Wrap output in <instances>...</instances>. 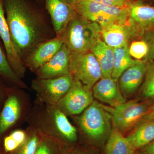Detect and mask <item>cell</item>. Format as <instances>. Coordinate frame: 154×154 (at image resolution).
<instances>
[{
	"mask_svg": "<svg viewBox=\"0 0 154 154\" xmlns=\"http://www.w3.org/2000/svg\"><path fill=\"white\" fill-rule=\"evenodd\" d=\"M101 28V38L106 44L113 48L129 44L131 39L138 38L128 21Z\"/></svg>",
	"mask_w": 154,
	"mask_h": 154,
	"instance_id": "obj_17",
	"label": "cell"
},
{
	"mask_svg": "<svg viewBox=\"0 0 154 154\" xmlns=\"http://www.w3.org/2000/svg\"><path fill=\"white\" fill-rule=\"evenodd\" d=\"M27 137V131L22 129H17L4 139V146L6 152H11L22 144Z\"/></svg>",
	"mask_w": 154,
	"mask_h": 154,
	"instance_id": "obj_27",
	"label": "cell"
},
{
	"mask_svg": "<svg viewBox=\"0 0 154 154\" xmlns=\"http://www.w3.org/2000/svg\"><path fill=\"white\" fill-rule=\"evenodd\" d=\"M1 88H0V95H1Z\"/></svg>",
	"mask_w": 154,
	"mask_h": 154,
	"instance_id": "obj_36",
	"label": "cell"
},
{
	"mask_svg": "<svg viewBox=\"0 0 154 154\" xmlns=\"http://www.w3.org/2000/svg\"><path fill=\"white\" fill-rule=\"evenodd\" d=\"M141 88V96L146 99H154V62L148 60L146 71Z\"/></svg>",
	"mask_w": 154,
	"mask_h": 154,
	"instance_id": "obj_26",
	"label": "cell"
},
{
	"mask_svg": "<svg viewBox=\"0 0 154 154\" xmlns=\"http://www.w3.org/2000/svg\"><path fill=\"white\" fill-rule=\"evenodd\" d=\"M0 76L21 89H28L25 82L16 74L9 63L7 56L0 46Z\"/></svg>",
	"mask_w": 154,
	"mask_h": 154,
	"instance_id": "obj_23",
	"label": "cell"
},
{
	"mask_svg": "<svg viewBox=\"0 0 154 154\" xmlns=\"http://www.w3.org/2000/svg\"><path fill=\"white\" fill-rule=\"evenodd\" d=\"M128 22L138 38L146 32L154 29V7L141 0H133L127 7Z\"/></svg>",
	"mask_w": 154,
	"mask_h": 154,
	"instance_id": "obj_11",
	"label": "cell"
},
{
	"mask_svg": "<svg viewBox=\"0 0 154 154\" xmlns=\"http://www.w3.org/2000/svg\"><path fill=\"white\" fill-rule=\"evenodd\" d=\"M130 55L135 60L145 59L149 52V46L146 42L142 38L141 40L133 41L129 45Z\"/></svg>",
	"mask_w": 154,
	"mask_h": 154,
	"instance_id": "obj_28",
	"label": "cell"
},
{
	"mask_svg": "<svg viewBox=\"0 0 154 154\" xmlns=\"http://www.w3.org/2000/svg\"><path fill=\"white\" fill-rule=\"evenodd\" d=\"M27 122L29 126L42 134L54 138L65 146L78 140L76 128L56 105L34 101Z\"/></svg>",
	"mask_w": 154,
	"mask_h": 154,
	"instance_id": "obj_2",
	"label": "cell"
},
{
	"mask_svg": "<svg viewBox=\"0 0 154 154\" xmlns=\"http://www.w3.org/2000/svg\"><path fill=\"white\" fill-rule=\"evenodd\" d=\"M14 48L22 60L40 43L55 36L41 13L28 0H3Z\"/></svg>",
	"mask_w": 154,
	"mask_h": 154,
	"instance_id": "obj_1",
	"label": "cell"
},
{
	"mask_svg": "<svg viewBox=\"0 0 154 154\" xmlns=\"http://www.w3.org/2000/svg\"><path fill=\"white\" fill-rule=\"evenodd\" d=\"M152 104L149 101L139 102L131 100L110 108L113 125L124 134L140 123Z\"/></svg>",
	"mask_w": 154,
	"mask_h": 154,
	"instance_id": "obj_8",
	"label": "cell"
},
{
	"mask_svg": "<svg viewBox=\"0 0 154 154\" xmlns=\"http://www.w3.org/2000/svg\"><path fill=\"white\" fill-rule=\"evenodd\" d=\"M65 147L54 138L41 134L35 154H61L66 149Z\"/></svg>",
	"mask_w": 154,
	"mask_h": 154,
	"instance_id": "obj_24",
	"label": "cell"
},
{
	"mask_svg": "<svg viewBox=\"0 0 154 154\" xmlns=\"http://www.w3.org/2000/svg\"><path fill=\"white\" fill-rule=\"evenodd\" d=\"M69 150L66 149L61 154H76V152H72L69 151Z\"/></svg>",
	"mask_w": 154,
	"mask_h": 154,
	"instance_id": "obj_34",
	"label": "cell"
},
{
	"mask_svg": "<svg viewBox=\"0 0 154 154\" xmlns=\"http://www.w3.org/2000/svg\"><path fill=\"white\" fill-rule=\"evenodd\" d=\"M72 6L77 14L96 22L101 28L126 22L128 18L127 8L105 5L90 0H84Z\"/></svg>",
	"mask_w": 154,
	"mask_h": 154,
	"instance_id": "obj_6",
	"label": "cell"
},
{
	"mask_svg": "<svg viewBox=\"0 0 154 154\" xmlns=\"http://www.w3.org/2000/svg\"><path fill=\"white\" fill-rule=\"evenodd\" d=\"M67 2L69 3L71 5H74L75 4H78L80 2H82L84 0H66Z\"/></svg>",
	"mask_w": 154,
	"mask_h": 154,
	"instance_id": "obj_33",
	"label": "cell"
},
{
	"mask_svg": "<svg viewBox=\"0 0 154 154\" xmlns=\"http://www.w3.org/2000/svg\"><path fill=\"white\" fill-rule=\"evenodd\" d=\"M139 150L137 154H154V141Z\"/></svg>",
	"mask_w": 154,
	"mask_h": 154,
	"instance_id": "obj_32",
	"label": "cell"
},
{
	"mask_svg": "<svg viewBox=\"0 0 154 154\" xmlns=\"http://www.w3.org/2000/svg\"><path fill=\"white\" fill-rule=\"evenodd\" d=\"M148 60H138L123 72L119 79V86L123 96H129L134 94L143 82Z\"/></svg>",
	"mask_w": 154,
	"mask_h": 154,
	"instance_id": "obj_18",
	"label": "cell"
},
{
	"mask_svg": "<svg viewBox=\"0 0 154 154\" xmlns=\"http://www.w3.org/2000/svg\"><path fill=\"white\" fill-rule=\"evenodd\" d=\"M76 154H85L83 153H82V152H76Z\"/></svg>",
	"mask_w": 154,
	"mask_h": 154,
	"instance_id": "obj_35",
	"label": "cell"
},
{
	"mask_svg": "<svg viewBox=\"0 0 154 154\" xmlns=\"http://www.w3.org/2000/svg\"><path fill=\"white\" fill-rule=\"evenodd\" d=\"M45 6L50 16L56 36H61L77 13L66 0H45Z\"/></svg>",
	"mask_w": 154,
	"mask_h": 154,
	"instance_id": "obj_15",
	"label": "cell"
},
{
	"mask_svg": "<svg viewBox=\"0 0 154 154\" xmlns=\"http://www.w3.org/2000/svg\"><path fill=\"white\" fill-rule=\"evenodd\" d=\"M74 80L71 74L56 79H33L31 87L36 95L35 101L46 105H56L71 88Z\"/></svg>",
	"mask_w": 154,
	"mask_h": 154,
	"instance_id": "obj_7",
	"label": "cell"
},
{
	"mask_svg": "<svg viewBox=\"0 0 154 154\" xmlns=\"http://www.w3.org/2000/svg\"><path fill=\"white\" fill-rule=\"evenodd\" d=\"M101 26L77 14L69 23L61 37L63 43L72 53L91 51L97 40L101 38Z\"/></svg>",
	"mask_w": 154,
	"mask_h": 154,
	"instance_id": "obj_3",
	"label": "cell"
},
{
	"mask_svg": "<svg viewBox=\"0 0 154 154\" xmlns=\"http://www.w3.org/2000/svg\"><path fill=\"white\" fill-rule=\"evenodd\" d=\"M102 70V77H111L114 62V48L99 38L91 49Z\"/></svg>",
	"mask_w": 154,
	"mask_h": 154,
	"instance_id": "obj_19",
	"label": "cell"
},
{
	"mask_svg": "<svg viewBox=\"0 0 154 154\" xmlns=\"http://www.w3.org/2000/svg\"><path fill=\"white\" fill-rule=\"evenodd\" d=\"M76 121L81 132L95 141L108 137L113 126L110 108L107 109L95 100L77 117Z\"/></svg>",
	"mask_w": 154,
	"mask_h": 154,
	"instance_id": "obj_4",
	"label": "cell"
},
{
	"mask_svg": "<svg viewBox=\"0 0 154 154\" xmlns=\"http://www.w3.org/2000/svg\"><path fill=\"white\" fill-rule=\"evenodd\" d=\"M63 44L61 36H55L38 45L23 60L27 68L34 73L50 60Z\"/></svg>",
	"mask_w": 154,
	"mask_h": 154,
	"instance_id": "obj_12",
	"label": "cell"
},
{
	"mask_svg": "<svg viewBox=\"0 0 154 154\" xmlns=\"http://www.w3.org/2000/svg\"><path fill=\"white\" fill-rule=\"evenodd\" d=\"M129 44L114 48V62L111 78L118 82L119 79L123 72L137 62L130 55Z\"/></svg>",
	"mask_w": 154,
	"mask_h": 154,
	"instance_id": "obj_22",
	"label": "cell"
},
{
	"mask_svg": "<svg viewBox=\"0 0 154 154\" xmlns=\"http://www.w3.org/2000/svg\"><path fill=\"white\" fill-rule=\"evenodd\" d=\"M26 130L27 133L26 140L11 154H35L40 140L41 133L29 126Z\"/></svg>",
	"mask_w": 154,
	"mask_h": 154,
	"instance_id": "obj_25",
	"label": "cell"
},
{
	"mask_svg": "<svg viewBox=\"0 0 154 154\" xmlns=\"http://www.w3.org/2000/svg\"><path fill=\"white\" fill-rule=\"evenodd\" d=\"M71 52L65 44L46 63L34 72L36 78L52 79L71 74L69 60Z\"/></svg>",
	"mask_w": 154,
	"mask_h": 154,
	"instance_id": "obj_13",
	"label": "cell"
},
{
	"mask_svg": "<svg viewBox=\"0 0 154 154\" xmlns=\"http://www.w3.org/2000/svg\"><path fill=\"white\" fill-rule=\"evenodd\" d=\"M69 70L74 79L91 89L102 77L101 68L91 51L81 54L71 53Z\"/></svg>",
	"mask_w": 154,
	"mask_h": 154,
	"instance_id": "obj_9",
	"label": "cell"
},
{
	"mask_svg": "<svg viewBox=\"0 0 154 154\" xmlns=\"http://www.w3.org/2000/svg\"><path fill=\"white\" fill-rule=\"evenodd\" d=\"M92 90L94 98L111 107H114L126 102L118 82L111 77H102Z\"/></svg>",
	"mask_w": 154,
	"mask_h": 154,
	"instance_id": "obj_16",
	"label": "cell"
},
{
	"mask_svg": "<svg viewBox=\"0 0 154 154\" xmlns=\"http://www.w3.org/2000/svg\"><path fill=\"white\" fill-rule=\"evenodd\" d=\"M150 1H154V0H150Z\"/></svg>",
	"mask_w": 154,
	"mask_h": 154,
	"instance_id": "obj_37",
	"label": "cell"
},
{
	"mask_svg": "<svg viewBox=\"0 0 154 154\" xmlns=\"http://www.w3.org/2000/svg\"><path fill=\"white\" fill-rule=\"evenodd\" d=\"M105 5L118 8H125L133 0H90Z\"/></svg>",
	"mask_w": 154,
	"mask_h": 154,
	"instance_id": "obj_30",
	"label": "cell"
},
{
	"mask_svg": "<svg viewBox=\"0 0 154 154\" xmlns=\"http://www.w3.org/2000/svg\"><path fill=\"white\" fill-rule=\"evenodd\" d=\"M0 37L6 51V55L14 72L20 79H24L27 68L14 48L10 30L6 21L4 1L0 0Z\"/></svg>",
	"mask_w": 154,
	"mask_h": 154,
	"instance_id": "obj_14",
	"label": "cell"
},
{
	"mask_svg": "<svg viewBox=\"0 0 154 154\" xmlns=\"http://www.w3.org/2000/svg\"><path fill=\"white\" fill-rule=\"evenodd\" d=\"M137 126L126 137L135 152L154 141V120L142 122Z\"/></svg>",
	"mask_w": 154,
	"mask_h": 154,
	"instance_id": "obj_20",
	"label": "cell"
},
{
	"mask_svg": "<svg viewBox=\"0 0 154 154\" xmlns=\"http://www.w3.org/2000/svg\"><path fill=\"white\" fill-rule=\"evenodd\" d=\"M135 152L126 137H124L113 123L105 146V154H134Z\"/></svg>",
	"mask_w": 154,
	"mask_h": 154,
	"instance_id": "obj_21",
	"label": "cell"
},
{
	"mask_svg": "<svg viewBox=\"0 0 154 154\" xmlns=\"http://www.w3.org/2000/svg\"><path fill=\"white\" fill-rule=\"evenodd\" d=\"M152 120H154V102L153 103H152L147 113L144 116L138 124L145 122L152 121Z\"/></svg>",
	"mask_w": 154,
	"mask_h": 154,
	"instance_id": "obj_31",
	"label": "cell"
},
{
	"mask_svg": "<svg viewBox=\"0 0 154 154\" xmlns=\"http://www.w3.org/2000/svg\"><path fill=\"white\" fill-rule=\"evenodd\" d=\"M8 96L0 113V136L20 121L27 122L32 106L30 96L21 88Z\"/></svg>",
	"mask_w": 154,
	"mask_h": 154,
	"instance_id": "obj_5",
	"label": "cell"
},
{
	"mask_svg": "<svg viewBox=\"0 0 154 154\" xmlns=\"http://www.w3.org/2000/svg\"><path fill=\"white\" fill-rule=\"evenodd\" d=\"M149 46V52L145 60L154 61V29L146 32L142 37Z\"/></svg>",
	"mask_w": 154,
	"mask_h": 154,
	"instance_id": "obj_29",
	"label": "cell"
},
{
	"mask_svg": "<svg viewBox=\"0 0 154 154\" xmlns=\"http://www.w3.org/2000/svg\"><path fill=\"white\" fill-rule=\"evenodd\" d=\"M94 99L92 89L74 79L71 88L56 106L67 116H75L82 113Z\"/></svg>",
	"mask_w": 154,
	"mask_h": 154,
	"instance_id": "obj_10",
	"label": "cell"
}]
</instances>
